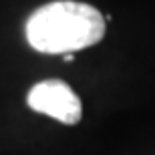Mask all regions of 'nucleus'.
Instances as JSON below:
<instances>
[{
    "label": "nucleus",
    "instance_id": "obj_1",
    "mask_svg": "<svg viewBox=\"0 0 155 155\" xmlns=\"http://www.w3.org/2000/svg\"><path fill=\"white\" fill-rule=\"evenodd\" d=\"M105 35V18L91 4L58 0L36 8L26 20V40L38 52L73 54L97 45Z\"/></svg>",
    "mask_w": 155,
    "mask_h": 155
},
{
    "label": "nucleus",
    "instance_id": "obj_2",
    "mask_svg": "<svg viewBox=\"0 0 155 155\" xmlns=\"http://www.w3.org/2000/svg\"><path fill=\"white\" fill-rule=\"evenodd\" d=\"M28 107L36 113L48 115L64 125H75L81 121L83 107L77 93L67 83L58 79H48L36 83L28 91Z\"/></svg>",
    "mask_w": 155,
    "mask_h": 155
}]
</instances>
